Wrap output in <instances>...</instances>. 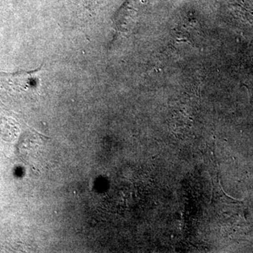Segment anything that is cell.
<instances>
[{"label":"cell","mask_w":253,"mask_h":253,"mask_svg":"<svg viewBox=\"0 0 253 253\" xmlns=\"http://www.w3.org/2000/svg\"><path fill=\"white\" fill-rule=\"evenodd\" d=\"M43 65L35 71H20L14 73H0V82L3 85L19 91L34 89L39 83Z\"/></svg>","instance_id":"obj_1"}]
</instances>
